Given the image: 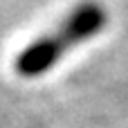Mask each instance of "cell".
Here are the masks:
<instances>
[{"label":"cell","mask_w":128,"mask_h":128,"mask_svg":"<svg viewBox=\"0 0 128 128\" xmlns=\"http://www.w3.org/2000/svg\"><path fill=\"white\" fill-rule=\"evenodd\" d=\"M106 22H108V14L99 2L76 4L72 14L58 25L56 32L36 38L29 47H25L18 54L14 70L25 79H34L50 72L70 50L97 36L106 27Z\"/></svg>","instance_id":"6da1fadb"}]
</instances>
